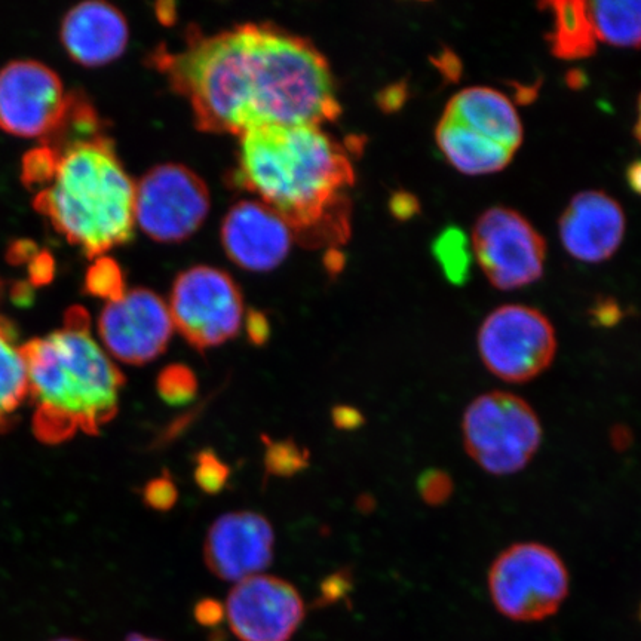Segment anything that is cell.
I'll return each mask as SVG.
<instances>
[{
  "label": "cell",
  "mask_w": 641,
  "mask_h": 641,
  "mask_svg": "<svg viewBox=\"0 0 641 641\" xmlns=\"http://www.w3.org/2000/svg\"><path fill=\"white\" fill-rule=\"evenodd\" d=\"M420 204L416 196L409 192H398L391 199L392 216L398 220H409L419 213Z\"/></svg>",
  "instance_id": "74e56055"
},
{
  "label": "cell",
  "mask_w": 641,
  "mask_h": 641,
  "mask_svg": "<svg viewBox=\"0 0 641 641\" xmlns=\"http://www.w3.org/2000/svg\"><path fill=\"white\" fill-rule=\"evenodd\" d=\"M466 453L484 471L511 475L529 465L542 443V425L529 403L508 392L475 398L463 414Z\"/></svg>",
  "instance_id": "5b68a950"
},
{
  "label": "cell",
  "mask_w": 641,
  "mask_h": 641,
  "mask_svg": "<svg viewBox=\"0 0 641 641\" xmlns=\"http://www.w3.org/2000/svg\"><path fill=\"white\" fill-rule=\"evenodd\" d=\"M193 478L196 486L207 495H219L228 487L230 468L225 460L219 458L213 450L204 449L196 453Z\"/></svg>",
  "instance_id": "4316f807"
},
{
  "label": "cell",
  "mask_w": 641,
  "mask_h": 641,
  "mask_svg": "<svg viewBox=\"0 0 641 641\" xmlns=\"http://www.w3.org/2000/svg\"><path fill=\"white\" fill-rule=\"evenodd\" d=\"M125 641H161L158 639H152V637L141 636V634H130Z\"/></svg>",
  "instance_id": "ee69618b"
},
{
  "label": "cell",
  "mask_w": 641,
  "mask_h": 641,
  "mask_svg": "<svg viewBox=\"0 0 641 641\" xmlns=\"http://www.w3.org/2000/svg\"><path fill=\"white\" fill-rule=\"evenodd\" d=\"M2 293H3V285H2V281H0V299H2Z\"/></svg>",
  "instance_id": "7dc6e473"
},
{
  "label": "cell",
  "mask_w": 641,
  "mask_h": 641,
  "mask_svg": "<svg viewBox=\"0 0 641 641\" xmlns=\"http://www.w3.org/2000/svg\"><path fill=\"white\" fill-rule=\"evenodd\" d=\"M627 183L634 193L641 196V159L634 161L627 168Z\"/></svg>",
  "instance_id": "60d3db41"
},
{
  "label": "cell",
  "mask_w": 641,
  "mask_h": 641,
  "mask_svg": "<svg viewBox=\"0 0 641 641\" xmlns=\"http://www.w3.org/2000/svg\"><path fill=\"white\" fill-rule=\"evenodd\" d=\"M610 438H612V443L616 450H624L630 446L631 432L625 426H616Z\"/></svg>",
  "instance_id": "b9f144b4"
},
{
  "label": "cell",
  "mask_w": 641,
  "mask_h": 641,
  "mask_svg": "<svg viewBox=\"0 0 641 641\" xmlns=\"http://www.w3.org/2000/svg\"><path fill=\"white\" fill-rule=\"evenodd\" d=\"M597 41L618 48H641V0L588 2Z\"/></svg>",
  "instance_id": "7402d4cb"
},
{
  "label": "cell",
  "mask_w": 641,
  "mask_h": 641,
  "mask_svg": "<svg viewBox=\"0 0 641 641\" xmlns=\"http://www.w3.org/2000/svg\"><path fill=\"white\" fill-rule=\"evenodd\" d=\"M552 17V29L547 41L554 57L560 60H582L597 49V36L591 21L588 2L555 0L541 3Z\"/></svg>",
  "instance_id": "ffe728a7"
},
{
  "label": "cell",
  "mask_w": 641,
  "mask_h": 641,
  "mask_svg": "<svg viewBox=\"0 0 641 641\" xmlns=\"http://www.w3.org/2000/svg\"><path fill=\"white\" fill-rule=\"evenodd\" d=\"M210 205L207 184L183 165H158L136 183V225L158 242L190 238L204 225Z\"/></svg>",
  "instance_id": "9c48e42d"
},
{
  "label": "cell",
  "mask_w": 641,
  "mask_h": 641,
  "mask_svg": "<svg viewBox=\"0 0 641 641\" xmlns=\"http://www.w3.org/2000/svg\"><path fill=\"white\" fill-rule=\"evenodd\" d=\"M561 244L573 259L600 263L610 259L625 235V214L618 201L587 190L573 196L558 223Z\"/></svg>",
  "instance_id": "2e32d148"
},
{
  "label": "cell",
  "mask_w": 641,
  "mask_h": 641,
  "mask_svg": "<svg viewBox=\"0 0 641 641\" xmlns=\"http://www.w3.org/2000/svg\"><path fill=\"white\" fill-rule=\"evenodd\" d=\"M569 572L560 555L547 545H511L493 561L489 591L493 604L515 622L550 618L569 596Z\"/></svg>",
  "instance_id": "8992f818"
},
{
  "label": "cell",
  "mask_w": 641,
  "mask_h": 641,
  "mask_svg": "<svg viewBox=\"0 0 641 641\" xmlns=\"http://www.w3.org/2000/svg\"><path fill=\"white\" fill-rule=\"evenodd\" d=\"M198 377L184 364H170L156 377V392L168 406H186L198 395Z\"/></svg>",
  "instance_id": "d4e9b609"
},
{
  "label": "cell",
  "mask_w": 641,
  "mask_h": 641,
  "mask_svg": "<svg viewBox=\"0 0 641 641\" xmlns=\"http://www.w3.org/2000/svg\"><path fill=\"white\" fill-rule=\"evenodd\" d=\"M85 291L91 296L106 299L107 302L119 299L127 290L118 263L106 257L95 260L85 278Z\"/></svg>",
  "instance_id": "484cf974"
},
{
  "label": "cell",
  "mask_w": 641,
  "mask_h": 641,
  "mask_svg": "<svg viewBox=\"0 0 641 641\" xmlns=\"http://www.w3.org/2000/svg\"><path fill=\"white\" fill-rule=\"evenodd\" d=\"M58 159H60V155L46 146L38 147V149L27 153L23 159L24 183L29 187L44 189L57 171Z\"/></svg>",
  "instance_id": "83f0119b"
},
{
  "label": "cell",
  "mask_w": 641,
  "mask_h": 641,
  "mask_svg": "<svg viewBox=\"0 0 641 641\" xmlns=\"http://www.w3.org/2000/svg\"><path fill=\"white\" fill-rule=\"evenodd\" d=\"M432 64L437 67L440 75L446 82H459L462 78V61L450 48H443L435 57H432Z\"/></svg>",
  "instance_id": "e575fe53"
},
{
  "label": "cell",
  "mask_w": 641,
  "mask_h": 641,
  "mask_svg": "<svg viewBox=\"0 0 641 641\" xmlns=\"http://www.w3.org/2000/svg\"><path fill=\"white\" fill-rule=\"evenodd\" d=\"M168 308L174 327L199 352L229 342L244 324L241 290L213 266H193L177 276Z\"/></svg>",
  "instance_id": "52a82bcc"
},
{
  "label": "cell",
  "mask_w": 641,
  "mask_h": 641,
  "mask_svg": "<svg viewBox=\"0 0 641 641\" xmlns=\"http://www.w3.org/2000/svg\"><path fill=\"white\" fill-rule=\"evenodd\" d=\"M18 331L0 315V432L11 428L15 413L29 395L26 363L17 348Z\"/></svg>",
  "instance_id": "44dd1931"
},
{
  "label": "cell",
  "mask_w": 641,
  "mask_h": 641,
  "mask_svg": "<svg viewBox=\"0 0 641 641\" xmlns=\"http://www.w3.org/2000/svg\"><path fill=\"white\" fill-rule=\"evenodd\" d=\"M179 501V489L173 477L164 471L143 487V504L152 511L167 512Z\"/></svg>",
  "instance_id": "f546056e"
},
{
  "label": "cell",
  "mask_w": 641,
  "mask_h": 641,
  "mask_svg": "<svg viewBox=\"0 0 641 641\" xmlns=\"http://www.w3.org/2000/svg\"><path fill=\"white\" fill-rule=\"evenodd\" d=\"M265 444V465L266 477L290 478L305 471L311 462V452L306 447L300 446L293 438H282L272 440L263 435Z\"/></svg>",
  "instance_id": "cb8c5ba5"
},
{
  "label": "cell",
  "mask_w": 641,
  "mask_h": 641,
  "mask_svg": "<svg viewBox=\"0 0 641 641\" xmlns=\"http://www.w3.org/2000/svg\"><path fill=\"white\" fill-rule=\"evenodd\" d=\"M52 641H84V640L72 639V637H63V639H57Z\"/></svg>",
  "instance_id": "bcb514c9"
},
{
  "label": "cell",
  "mask_w": 641,
  "mask_h": 641,
  "mask_svg": "<svg viewBox=\"0 0 641 641\" xmlns=\"http://www.w3.org/2000/svg\"><path fill=\"white\" fill-rule=\"evenodd\" d=\"M223 247L230 260L250 272L278 268L293 245L294 230L260 201H241L223 219Z\"/></svg>",
  "instance_id": "9a60e30c"
},
{
  "label": "cell",
  "mask_w": 641,
  "mask_h": 641,
  "mask_svg": "<svg viewBox=\"0 0 641 641\" xmlns=\"http://www.w3.org/2000/svg\"><path fill=\"white\" fill-rule=\"evenodd\" d=\"M453 480L447 472L441 469H428L417 480V492L425 504L441 506L446 504L453 495Z\"/></svg>",
  "instance_id": "f1b7e54d"
},
{
  "label": "cell",
  "mask_w": 641,
  "mask_h": 641,
  "mask_svg": "<svg viewBox=\"0 0 641 641\" xmlns=\"http://www.w3.org/2000/svg\"><path fill=\"white\" fill-rule=\"evenodd\" d=\"M640 619H641V607H640Z\"/></svg>",
  "instance_id": "c3c4849f"
},
{
  "label": "cell",
  "mask_w": 641,
  "mask_h": 641,
  "mask_svg": "<svg viewBox=\"0 0 641 641\" xmlns=\"http://www.w3.org/2000/svg\"><path fill=\"white\" fill-rule=\"evenodd\" d=\"M63 81L38 60H14L0 69V128L20 137L45 138L66 107Z\"/></svg>",
  "instance_id": "7c38bea8"
},
{
  "label": "cell",
  "mask_w": 641,
  "mask_h": 641,
  "mask_svg": "<svg viewBox=\"0 0 641 641\" xmlns=\"http://www.w3.org/2000/svg\"><path fill=\"white\" fill-rule=\"evenodd\" d=\"M331 420L340 431H355L366 423V417L357 407L346 406V404L333 407Z\"/></svg>",
  "instance_id": "d590c367"
},
{
  "label": "cell",
  "mask_w": 641,
  "mask_h": 641,
  "mask_svg": "<svg viewBox=\"0 0 641 641\" xmlns=\"http://www.w3.org/2000/svg\"><path fill=\"white\" fill-rule=\"evenodd\" d=\"M90 321L85 309L70 308L63 328L20 346L42 443L98 435L118 413L125 376L91 336Z\"/></svg>",
  "instance_id": "3957f363"
},
{
  "label": "cell",
  "mask_w": 641,
  "mask_h": 641,
  "mask_svg": "<svg viewBox=\"0 0 641 641\" xmlns=\"http://www.w3.org/2000/svg\"><path fill=\"white\" fill-rule=\"evenodd\" d=\"M236 183L305 238H343L354 167L318 125H268L239 136Z\"/></svg>",
  "instance_id": "7a4b0ae2"
},
{
  "label": "cell",
  "mask_w": 641,
  "mask_h": 641,
  "mask_svg": "<svg viewBox=\"0 0 641 641\" xmlns=\"http://www.w3.org/2000/svg\"><path fill=\"white\" fill-rule=\"evenodd\" d=\"M444 115L511 152H517L523 143V125L514 104L492 88L474 87L458 92L447 104Z\"/></svg>",
  "instance_id": "ac0fdd59"
},
{
  "label": "cell",
  "mask_w": 641,
  "mask_h": 641,
  "mask_svg": "<svg viewBox=\"0 0 641 641\" xmlns=\"http://www.w3.org/2000/svg\"><path fill=\"white\" fill-rule=\"evenodd\" d=\"M136 183L106 134L79 141L60 153L51 182L36 193L35 208L52 228L88 257L133 238Z\"/></svg>",
  "instance_id": "277c9868"
},
{
  "label": "cell",
  "mask_w": 641,
  "mask_h": 641,
  "mask_svg": "<svg viewBox=\"0 0 641 641\" xmlns=\"http://www.w3.org/2000/svg\"><path fill=\"white\" fill-rule=\"evenodd\" d=\"M60 38L76 63L100 67L124 54L130 42V27L116 6L103 0H85L64 15Z\"/></svg>",
  "instance_id": "e0dca14e"
},
{
  "label": "cell",
  "mask_w": 641,
  "mask_h": 641,
  "mask_svg": "<svg viewBox=\"0 0 641 641\" xmlns=\"http://www.w3.org/2000/svg\"><path fill=\"white\" fill-rule=\"evenodd\" d=\"M472 253L499 290H517L544 274L547 245L532 223L515 210L493 207L472 230Z\"/></svg>",
  "instance_id": "30bf717a"
},
{
  "label": "cell",
  "mask_w": 641,
  "mask_h": 641,
  "mask_svg": "<svg viewBox=\"0 0 641 641\" xmlns=\"http://www.w3.org/2000/svg\"><path fill=\"white\" fill-rule=\"evenodd\" d=\"M225 609L230 631L241 641H290L305 619L299 591L271 575L238 582Z\"/></svg>",
  "instance_id": "4fadbf2b"
},
{
  "label": "cell",
  "mask_w": 641,
  "mask_h": 641,
  "mask_svg": "<svg viewBox=\"0 0 641 641\" xmlns=\"http://www.w3.org/2000/svg\"><path fill=\"white\" fill-rule=\"evenodd\" d=\"M407 87L404 84L391 85L380 95V107L386 112H395L406 103Z\"/></svg>",
  "instance_id": "f35d334b"
},
{
  "label": "cell",
  "mask_w": 641,
  "mask_h": 641,
  "mask_svg": "<svg viewBox=\"0 0 641 641\" xmlns=\"http://www.w3.org/2000/svg\"><path fill=\"white\" fill-rule=\"evenodd\" d=\"M174 328L168 303L149 288L125 291L107 302L98 318L104 351L130 366H144L161 357Z\"/></svg>",
  "instance_id": "8fae6325"
},
{
  "label": "cell",
  "mask_w": 641,
  "mask_h": 641,
  "mask_svg": "<svg viewBox=\"0 0 641 641\" xmlns=\"http://www.w3.org/2000/svg\"><path fill=\"white\" fill-rule=\"evenodd\" d=\"M245 324H247L248 340L251 345L263 346L268 343L269 337H271V324L263 312H248Z\"/></svg>",
  "instance_id": "8d00e7d4"
},
{
  "label": "cell",
  "mask_w": 641,
  "mask_h": 641,
  "mask_svg": "<svg viewBox=\"0 0 641 641\" xmlns=\"http://www.w3.org/2000/svg\"><path fill=\"white\" fill-rule=\"evenodd\" d=\"M354 588L351 570L340 569L328 575L320 585V597L315 600V607L331 606L337 601L345 600Z\"/></svg>",
  "instance_id": "4dcf8cb0"
},
{
  "label": "cell",
  "mask_w": 641,
  "mask_h": 641,
  "mask_svg": "<svg viewBox=\"0 0 641 641\" xmlns=\"http://www.w3.org/2000/svg\"><path fill=\"white\" fill-rule=\"evenodd\" d=\"M201 410L202 407H199V409L192 410V412L184 413L182 414V416L174 419L173 422L170 423V425L165 426V429H162V431L159 432L158 437H156L155 443H153L155 449H162V447L170 446L173 441H176L177 438L182 437L184 432L187 431V428L192 425L193 420H195L196 417L199 416Z\"/></svg>",
  "instance_id": "836d02e7"
},
{
  "label": "cell",
  "mask_w": 641,
  "mask_h": 641,
  "mask_svg": "<svg viewBox=\"0 0 641 641\" xmlns=\"http://www.w3.org/2000/svg\"><path fill=\"white\" fill-rule=\"evenodd\" d=\"M30 276H32L33 284H45L52 276V260L49 256L42 254L41 257L35 260L32 269H30Z\"/></svg>",
  "instance_id": "ab89813d"
},
{
  "label": "cell",
  "mask_w": 641,
  "mask_h": 641,
  "mask_svg": "<svg viewBox=\"0 0 641 641\" xmlns=\"http://www.w3.org/2000/svg\"><path fill=\"white\" fill-rule=\"evenodd\" d=\"M156 64L208 133L322 127L342 110L324 55L308 39L265 24L190 36L182 51L164 52Z\"/></svg>",
  "instance_id": "6da1fadb"
},
{
  "label": "cell",
  "mask_w": 641,
  "mask_h": 641,
  "mask_svg": "<svg viewBox=\"0 0 641 641\" xmlns=\"http://www.w3.org/2000/svg\"><path fill=\"white\" fill-rule=\"evenodd\" d=\"M193 616L199 625L213 630V628L219 627L223 619L226 618V609L220 601L214 600V598H202L193 607Z\"/></svg>",
  "instance_id": "d6a6232c"
},
{
  "label": "cell",
  "mask_w": 641,
  "mask_h": 641,
  "mask_svg": "<svg viewBox=\"0 0 641 641\" xmlns=\"http://www.w3.org/2000/svg\"><path fill=\"white\" fill-rule=\"evenodd\" d=\"M275 532L265 515L235 511L217 518L204 541V561L222 581L262 575L274 560Z\"/></svg>",
  "instance_id": "5bb4252c"
},
{
  "label": "cell",
  "mask_w": 641,
  "mask_h": 641,
  "mask_svg": "<svg viewBox=\"0 0 641 641\" xmlns=\"http://www.w3.org/2000/svg\"><path fill=\"white\" fill-rule=\"evenodd\" d=\"M435 138L447 161L466 176L498 173L514 156V152L502 144L481 136L447 115L438 122Z\"/></svg>",
  "instance_id": "d6986e66"
},
{
  "label": "cell",
  "mask_w": 641,
  "mask_h": 641,
  "mask_svg": "<svg viewBox=\"0 0 641 641\" xmlns=\"http://www.w3.org/2000/svg\"><path fill=\"white\" fill-rule=\"evenodd\" d=\"M477 343L487 370L511 383L541 376L557 352L551 321L538 309L524 305L495 309L481 324Z\"/></svg>",
  "instance_id": "ba28073f"
},
{
  "label": "cell",
  "mask_w": 641,
  "mask_h": 641,
  "mask_svg": "<svg viewBox=\"0 0 641 641\" xmlns=\"http://www.w3.org/2000/svg\"><path fill=\"white\" fill-rule=\"evenodd\" d=\"M431 251L450 284L462 287L469 281L474 253L471 241L462 229L449 226L441 230L432 242Z\"/></svg>",
  "instance_id": "603a6c76"
},
{
  "label": "cell",
  "mask_w": 641,
  "mask_h": 641,
  "mask_svg": "<svg viewBox=\"0 0 641 641\" xmlns=\"http://www.w3.org/2000/svg\"><path fill=\"white\" fill-rule=\"evenodd\" d=\"M590 317L597 327L610 328L622 321L624 311L612 297H601L590 309Z\"/></svg>",
  "instance_id": "1f68e13d"
},
{
  "label": "cell",
  "mask_w": 641,
  "mask_h": 641,
  "mask_svg": "<svg viewBox=\"0 0 641 641\" xmlns=\"http://www.w3.org/2000/svg\"><path fill=\"white\" fill-rule=\"evenodd\" d=\"M634 131H636V137L639 138L641 143V95L639 100V115H637L636 130Z\"/></svg>",
  "instance_id": "f6af8a7d"
},
{
  "label": "cell",
  "mask_w": 641,
  "mask_h": 641,
  "mask_svg": "<svg viewBox=\"0 0 641 641\" xmlns=\"http://www.w3.org/2000/svg\"><path fill=\"white\" fill-rule=\"evenodd\" d=\"M566 82L570 88L576 90V88H582V85L587 84V79H585V75L581 70H572V72L567 75Z\"/></svg>",
  "instance_id": "7bdbcfd3"
}]
</instances>
